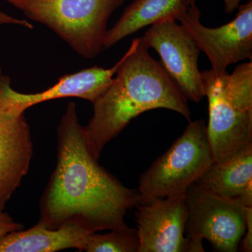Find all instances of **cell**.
Masks as SVG:
<instances>
[{"instance_id":"e0dca14e","label":"cell","mask_w":252,"mask_h":252,"mask_svg":"<svg viewBox=\"0 0 252 252\" xmlns=\"http://www.w3.org/2000/svg\"><path fill=\"white\" fill-rule=\"evenodd\" d=\"M22 229L23 225L16 223L4 210H0V238L11 232Z\"/></svg>"},{"instance_id":"ffe728a7","label":"cell","mask_w":252,"mask_h":252,"mask_svg":"<svg viewBox=\"0 0 252 252\" xmlns=\"http://www.w3.org/2000/svg\"><path fill=\"white\" fill-rule=\"evenodd\" d=\"M198 0H185V4L186 6H188L189 4L195 3Z\"/></svg>"},{"instance_id":"2e32d148","label":"cell","mask_w":252,"mask_h":252,"mask_svg":"<svg viewBox=\"0 0 252 252\" xmlns=\"http://www.w3.org/2000/svg\"><path fill=\"white\" fill-rule=\"evenodd\" d=\"M245 223L246 230L242 239L243 251H252V207L245 206Z\"/></svg>"},{"instance_id":"d6986e66","label":"cell","mask_w":252,"mask_h":252,"mask_svg":"<svg viewBox=\"0 0 252 252\" xmlns=\"http://www.w3.org/2000/svg\"><path fill=\"white\" fill-rule=\"evenodd\" d=\"M243 0H223L224 2V11L225 14H232L238 9L240 2Z\"/></svg>"},{"instance_id":"3957f363","label":"cell","mask_w":252,"mask_h":252,"mask_svg":"<svg viewBox=\"0 0 252 252\" xmlns=\"http://www.w3.org/2000/svg\"><path fill=\"white\" fill-rule=\"evenodd\" d=\"M208 100L207 136L214 162L220 161L252 144V61L231 74L201 72Z\"/></svg>"},{"instance_id":"8992f818","label":"cell","mask_w":252,"mask_h":252,"mask_svg":"<svg viewBox=\"0 0 252 252\" xmlns=\"http://www.w3.org/2000/svg\"><path fill=\"white\" fill-rule=\"evenodd\" d=\"M185 238L192 248H203L207 240L220 252L238 251L246 230L245 205L238 199L222 198L196 183L186 192Z\"/></svg>"},{"instance_id":"52a82bcc","label":"cell","mask_w":252,"mask_h":252,"mask_svg":"<svg viewBox=\"0 0 252 252\" xmlns=\"http://www.w3.org/2000/svg\"><path fill=\"white\" fill-rule=\"evenodd\" d=\"M234 19L218 28H208L200 22L195 3L181 13L179 21L191 36L200 51L211 63L213 72L221 76L230 64L252 61V1L240 5Z\"/></svg>"},{"instance_id":"8fae6325","label":"cell","mask_w":252,"mask_h":252,"mask_svg":"<svg viewBox=\"0 0 252 252\" xmlns=\"http://www.w3.org/2000/svg\"><path fill=\"white\" fill-rule=\"evenodd\" d=\"M121 59L112 67L94 66L63 76L54 86L36 94H21L13 91V96L22 110L51 99L78 97L94 104L112 84Z\"/></svg>"},{"instance_id":"7a4b0ae2","label":"cell","mask_w":252,"mask_h":252,"mask_svg":"<svg viewBox=\"0 0 252 252\" xmlns=\"http://www.w3.org/2000/svg\"><path fill=\"white\" fill-rule=\"evenodd\" d=\"M115 74L111 86L93 104L94 115L84 127L89 148L97 160L110 141L147 111L169 109L190 122L188 99L140 37L132 40Z\"/></svg>"},{"instance_id":"7c38bea8","label":"cell","mask_w":252,"mask_h":252,"mask_svg":"<svg viewBox=\"0 0 252 252\" xmlns=\"http://www.w3.org/2000/svg\"><path fill=\"white\" fill-rule=\"evenodd\" d=\"M204 190L222 198L238 199L252 207V144L218 162H213L197 181Z\"/></svg>"},{"instance_id":"4fadbf2b","label":"cell","mask_w":252,"mask_h":252,"mask_svg":"<svg viewBox=\"0 0 252 252\" xmlns=\"http://www.w3.org/2000/svg\"><path fill=\"white\" fill-rule=\"evenodd\" d=\"M91 232L75 224L50 229L37 224L0 238V252H55L68 249L84 251Z\"/></svg>"},{"instance_id":"6da1fadb","label":"cell","mask_w":252,"mask_h":252,"mask_svg":"<svg viewBox=\"0 0 252 252\" xmlns=\"http://www.w3.org/2000/svg\"><path fill=\"white\" fill-rule=\"evenodd\" d=\"M137 189L122 185L91 154L77 105L68 104L57 130V162L41 198L38 223L50 229L75 224L91 233L127 225Z\"/></svg>"},{"instance_id":"ac0fdd59","label":"cell","mask_w":252,"mask_h":252,"mask_svg":"<svg viewBox=\"0 0 252 252\" xmlns=\"http://www.w3.org/2000/svg\"><path fill=\"white\" fill-rule=\"evenodd\" d=\"M8 24L17 25V26H21L30 30H32L34 28V26L26 20L18 19V18L12 17L9 15L0 11V26Z\"/></svg>"},{"instance_id":"9a60e30c","label":"cell","mask_w":252,"mask_h":252,"mask_svg":"<svg viewBox=\"0 0 252 252\" xmlns=\"http://www.w3.org/2000/svg\"><path fill=\"white\" fill-rule=\"evenodd\" d=\"M137 229L127 225L109 233H91L88 237L84 251L88 252H138Z\"/></svg>"},{"instance_id":"9c48e42d","label":"cell","mask_w":252,"mask_h":252,"mask_svg":"<svg viewBox=\"0 0 252 252\" xmlns=\"http://www.w3.org/2000/svg\"><path fill=\"white\" fill-rule=\"evenodd\" d=\"M140 39L157 51L162 67L187 99L199 103L205 97L198 67L200 50L182 25L164 18L149 26Z\"/></svg>"},{"instance_id":"277c9868","label":"cell","mask_w":252,"mask_h":252,"mask_svg":"<svg viewBox=\"0 0 252 252\" xmlns=\"http://www.w3.org/2000/svg\"><path fill=\"white\" fill-rule=\"evenodd\" d=\"M87 59L103 50L107 23L126 0H4Z\"/></svg>"},{"instance_id":"5b68a950","label":"cell","mask_w":252,"mask_h":252,"mask_svg":"<svg viewBox=\"0 0 252 252\" xmlns=\"http://www.w3.org/2000/svg\"><path fill=\"white\" fill-rule=\"evenodd\" d=\"M213 162L205 121H190L183 134L141 176L138 205L185 194Z\"/></svg>"},{"instance_id":"5bb4252c","label":"cell","mask_w":252,"mask_h":252,"mask_svg":"<svg viewBox=\"0 0 252 252\" xmlns=\"http://www.w3.org/2000/svg\"><path fill=\"white\" fill-rule=\"evenodd\" d=\"M188 8L185 0H134L124 10L117 23L107 31L103 50L167 17L176 20Z\"/></svg>"},{"instance_id":"30bf717a","label":"cell","mask_w":252,"mask_h":252,"mask_svg":"<svg viewBox=\"0 0 252 252\" xmlns=\"http://www.w3.org/2000/svg\"><path fill=\"white\" fill-rule=\"evenodd\" d=\"M136 207L138 252H187L186 193Z\"/></svg>"},{"instance_id":"ba28073f","label":"cell","mask_w":252,"mask_h":252,"mask_svg":"<svg viewBox=\"0 0 252 252\" xmlns=\"http://www.w3.org/2000/svg\"><path fill=\"white\" fill-rule=\"evenodd\" d=\"M11 79L0 67V210L29 171L33 155L31 127L13 96Z\"/></svg>"}]
</instances>
